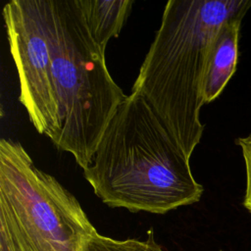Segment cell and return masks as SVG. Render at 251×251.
I'll return each instance as SVG.
<instances>
[{"instance_id": "cell-9", "label": "cell", "mask_w": 251, "mask_h": 251, "mask_svg": "<svg viewBox=\"0 0 251 251\" xmlns=\"http://www.w3.org/2000/svg\"><path fill=\"white\" fill-rule=\"evenodd\" d=\"M236 145L241 149L244 167H245V192L243 197V206L251 214V133L239 137L235 140Z\"/></svg>"}, {"instance_id": "cell-4", "label": "cell", "mask_w": 251, "mask_h": 251, "mask_svg": "<svg viewBox=\"0 0 251 251\" xmlns=\"http://www.w3.org/2000/svg\"><path fill=\"white\" fill-rule=\"evenodd\" d=\"M0 227L15 251H84L97 230L78 200L35 167L24 146L0 141Z\"/></svg>"}, {"instance_id": "cell-3", "label": "cell", "mask_w": 251, "mask_h": 251, "mask_svg": "<svg viewBox=\"0 0 251 251\" xmlns=\"http://www.w3.org/2000/svg\"><path fill=\"white\" fill-rule=\"evenodd\" d=\"M46 21L61 123L56 146L84 170L126 96L107 69L79 0H46Z\"/></svg>"}, {"instance_id": "cell-10", "label": "cell", "mask_w": 251, "mask_h": 251, "mask_svg": "<svg viewBox=\"0 0 251 251\" xmlns=\"http://www.w3.org/2000/svg\"><path fill=\"white\" fill-rule=\"evenodd\" d=\"M0 251H15L12 240L3 227H0Z\"/></svg>"}, {"instance_id": "cell-7", "label": "cell", "mask_w": 251, "mask_h": 251, "mask_svg": "<svg viewBox=\"0 0 251 251\" xmlns=\"http://www.w3.org/2000/svg\"><path fill=\"white\" fill-rule=\"evenodd\" d=\"M88 27L95 41L105 50L109 40L118 37L127 16L132 0H79Z\"/></svg>"}, {"instance_id": "cell-5", "label": "cell", "mask_w": 251, "mask_h": 251, "mask_svg": "<svg viewBox=\"0 0 251 251\" xmlns=\"http://www.w3.org/2000/svg\"><path fill=\"white\" fill-rule=\"evenodd\" d=\"M3 19L19 75V99L35 129L56 145L61 123L52 75L46 0H12L3 8Z\"/></svg>"}, {"instance_id": "cell-8", "label": "cell", "mask_w": 251, "mask_h": 251, "mask_svg": "<svg viewBox=\"0 0 251 251\" xmlns=\"http://www.w3.org/2000/svg\"><path fill=\"white\" fill-rule=\"evenodd\" d=\"M84 251H166L154 238L152 229L147 231L145 240L114 239L96 232L85 243Z\"/></svg>"}, {"instance_id": "cell-6", "label": "cell", "mask_w": 251, "mask_h": 251, "mask_svg": "<svg viewBox=\"0 0 251 251\" xmlns=\"http://www.w3.org/2000/svg\"><path fill=\"white\" fill-rule=\"evenodd\" d=\"M244 16L239 15L226 22L211 42L202 80L204 104L218 98L235 73L240 26Z\"/></svg>"}, {"instance_id": "cell-1", "label": "cell", "mask_w": 251, "mask_h": 251, "mask_svg": "<svg viewBox=\"0 0 251 251\" xmlns=\"http://www.w3.org/2000/svg\"><path fill=\"white\" fill-rule=\"evenodd\" d=\"M189 160L149 102L130 93L82 171L107 206L163 215L198 202L204 192Z\"/></svg>"}, {"instance_id": "cell-11", "label": "cell", "mask_w": 251, "mask_h": 251, "mask_svg": "<svg viewBox=\"0 0 251 251\" xmlns=\"http://www.w3.org/2000/svg\"><path fill=\"white\" fill-rule=\"evenodd\" d=\"M220 251H222V250H220Z\"/></svg>"}, {"instance_id": "cell-2", "label": "cell", "mask_w": 251, "mask_h": 251, "mask_svg": "<svg viewBox=\"0 0 251 251\" xmlns=\"http://www.w3.org/2000/svg\"><path fill=\"white\" fill-rule=\"evenodd\" d=\"M251 0H170L131 93L142 95L190 159L204 125L202 80L211 42L228 20L246 15Z\"/></svg>"}]
</instances>
